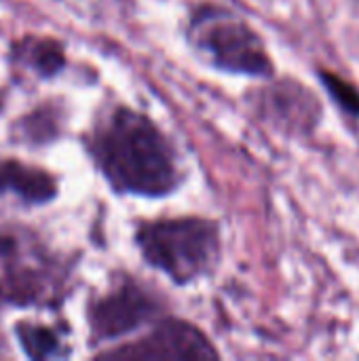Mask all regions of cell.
Returning a JSON list of instances; mask_svg holds the SVG:
<instances>
[{
	"label": "cell",
	"instance_id": "obj_3",
	"mask_svg": "<svg viewBox=\"0 0 359 361\" xmlns=\"http://www.w3.org/2000/svg\"><path fill=\"white\" fill-rule=\"evenodd\" d=\"M186 40L193 53L216 72L260 80L275 76V63L262 36L226 6L201 4L193 8Z\"/></svg>",
	"mask_w": 359,
	"mask_h": 361
},
{
	"label": "cell",
	"instance_id": "obj_10",
	"mask_svg": "<svg viewBox=\"0 0 359 361\" xmlns=\"http://www.w3.org/2000/svg\"><path fill=\"white\" fill-rule=\"evenodd\" d=\"M66 330L34 322H17L15 336L19 347L30 360H61L70 355V347L63 338Z\"/></svg>",
	"mask_w": 359,
	"mask_h": 361
},
{
	"label": "cell",
	"instance_id": "obj_8",
	"mask_svg": "<svg viewBox=\"0 0 359 361\" xmlns=\"http://www.w3.org/2000/svg\"><path fill=\"white\" fill-rule=\"evenodd\" d=\"M13 197L21 205H47L57 197V180L34 165L17 159L0 161V197Z\"/></svg>",
	"mask_w": 359,
	"mask_h": 361
},
{
	"label": "cell",
	"instance_id": "obj_5",
	"mask_svg": "<svg viewBox=\"0 0 359 361\" xmlns=\"http://www.w3.org/2000/svg\"><path fill=\"white\" fill-rule=\"evenodd\" d=\"M248 102L254 114L284 137L305 140L313 135L324 118L320 97L294 78H269L250 89Z\"/></svg>",
	"mask_w": 359,
	"mask_h": 361
},
{
	"label": "cell",
	"instance_id": "obj_2",
	"mask_svg": "<svg viewBox=\"0 0 359 361\" xmlns=\"http://www.w3.org/2000/svg\"><path fill=\"white\" fill-rule=\"evenodd\" d=\"M133 241L144 262L178 288L212 277L222 260L220 224L203 216L142 220Z\"/></svg>",
	"mask_w": 359,
	"mask_h": 361
},
{
	"label": "cell",
	"instance_id": "obj_12",
	"mask_svg": "<svg viewBox=\"0 0 359 361\" xmlns=\"http://www.w3.org/2000/svg\"><path fill=\"white\" fill-rule=\"evenodd\" d=\"M317 78L320 82L326 87V93L330 95V99L351 118L359 121V91L358 87H353L351 82H347L345 78L336 76L330 70H317Z\"/></svg>",
	"mask_w": 359,
	"mask_h": 361
},
{
	"label": "cell",
	"instance_id": "obj_4",
	"mask_svg": "<svg viewBox=\"0 0 359 361\" xmlns=\"http://www.w3.org/2000/svg\"><path fill=\"white\" fill-rule=\"evenodd\" d=\"M161 317H165L161 300L135 279L123 277L106 294L89 302L91 345L99 347L121 341L142 328H150Z\"/></svg>",
	"mask_w": 359,
	"mask_h": 361
},
{
	"label": "cell",
	"instance_id": "obj_1",
	"mask_svg": "<svg viewBox=\"0 0 359 361\" xmlns=\"http://www.w3.org/2000/svg\"><path fill=\"white\" fill-rule=\"evenodd\" d=\"M87 150L116 195L163 199L186 180L178 148L144 112L108 110L87 135Z\"/></svg>",
	"mask_w": 359,
	"mask_h": 361
},
{
	"label": "cell",
	"instance_id": "obj_6",
	"mask_svg": "<svg viewBox=\"0 0 359 361\" xmlns=\"http://www.w3.org/2000/svg\"><path fill=\"white\" fill-rule=\"evenodd\" d=\"M104 357L146 361H203L218 360L220 353L212 341L193 324L176 317H161L142 338L104 353Z\"/></svg>",
	"mask_w": 359,
	"mask_h": 361
},
{
	"label": "cell",
	"instance_id": "obj_7",
	"mask_svg": "<svg viewBox=\"0 0 359 361\" xmlns=\"http://www.w3.org/2000/svg\"><path fill=\"white\" fill-rule=\"evenodd\" d=\"M17 254L4 260L6 267L0 273V296L17 307L57 302L63 290V271L53 262L44 264V260H36L34 264L21 260Z\"/></svg>",
	"mask_w": 359,
	"mask_h": 361
},
{
	"label": "cell",
	"instance_id": "obj_11",
	"mask_svg": "<svg viewBox=\"0 0 359 361\" xmlns=\"http://www.w3.org/2000/svg\"><path fill=\"white\" fill-rule=\"evenodd\" d=\"M61 131V114L55 106H38L13 125V140L17 144L42 146L53 142Z\"/></svg>",
	"mask_w": 359,
	"mask_h": 361
},
{
	"label": "cell",
	"instance_id": "obj_9",
	"mask_svg": "<svg viewBox=\"0 0 359 361\" xmlns=\"http://www.w3.org/2000/svg\"><path fill=\"white\" fill-rule=\"evenodd\" d=\"M13 59L25 66L38 78H53L66 68L63 44L55 38H34L28 36L13 44Z\"/></svg>",
	"mask_w": 359,
	"mask_h": 361
},
{
	"label": "cell",
	"instance_id": "obj_13",
	"mask_svg": "<svg viewBox=\"0 0 359 361\" xmlns=\"http://www.w3.org/2000/svg\"><path fill=\"white\" fill-rule=\"evenodd\" d=\"M17 252H19V239L13 233L0 228V260H6Z\"/></svg>",
	"mask_w": 359,
	"mask_h": 361
}]
</instances>
